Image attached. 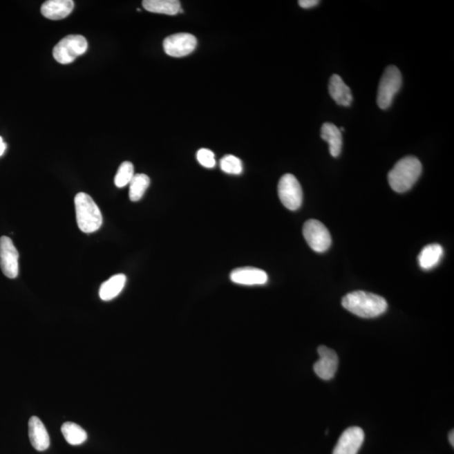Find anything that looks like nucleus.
<instances>
[{
	"label": "nucleus",
	"instance_id": "a878e982",
	"mask_svg": "<svg viewBox=\"0 0 454 454\" xmlns=\"http://www.w3.org/2000/svg\"><path fill=\"white\" fill-rule=\"evenodd\" d=\"M6 149V144L1 137H0V157L5 153Z\"/></svg>",
	"mask_w": 454,
	"mask_h": 454
},
{
	"label": "nucleus",
	"instance_id": "6e6552de",
	"mask_svg": "<svg viewBox=\"0 0 454 454\" xmlns=\"http://www.w3.org/2000/svg\"><path fill=\"white\" fill-rule=\"evenodd\" d=\"M197 39L189 33H177L165 38L164 49L170 57H183L196 48Z\"/></svg>",
	"mask_w": 454,
	"mask_h": 454
},
{
	"label": "nucleus",
	"instance_id": "f03ea898",
	"mask_svg": "<svg viewBox=\"0 0 454 454\" xmlns=\"http://www.w3.org/2000/svg\"><path fill=\"white\" fill-rule=\"evenodd\" d=\"M422 166L419 159L406 157L394 166L388 174V181L392 189L397 193L408 191L421 176Z\"/></svg>",
	"mask_w": 454,
	"mask_h": 454
},
{
	"label": "nucleus",
	"instance_id": "f8f14e48",
	"mask_svg": "<svg viewBox=\"0 0 454 454\" xmlns=\"http://www.w3.org/2000/svg\"><path fill=\"white\" fill-rule=\"evenodd\" d=\"M230 278L235 284L252 286L265 285L269 277L265 271L257 267H243L232 271Z\"/></svg>",
	"mask_w": 454,
	"mask_h": 454
},
{
	"label": "nucleus",
	"instance_id": "393cba45",
	"mask_svg": "<svg viewBox=\"0 0 454 454\" xmlns=\"http://www.w3.org/2000/svg\"><path fill=\"white\" fill-rule=\"evenodd\" d=\"M298 3L299 6L304 8V9H310V8L316 6L320 1H318V0H300Z\"/></svg>",
	"mask_w": 454,
	"mask_h": 454
},
{
	"label": "nucleus",
	"instance_id": "4468645a",
	"mask_svg": "<svg viewBox=\"0 0 454 454\" xmlns=\"http://www.w3.org/2000/svg\"><path fill=\"white\" fill-rule=\"evenodd\" d=\"M75 7L73 0H48L41 6V14L44 17L58 21L68 17Z\"/></svg>",
	"mask_w": 454,
	"mask_h": 454
},
{
	"label": "nucleus",
	"instance_id": "bb28decb",
	"mask_svg": "<svg viewBox=\"0 0 454 454\" xmlns=\"http://www.w3.org/2000/svg\"><path fill=\"white\" fill-rule=\"evenodd\" d=\"M448 439H449L450 444H451V445H452V447H454V432H453V430H452L451 432H450Z\"/></svg>",
	"mask_w": 454,
	"mask_h": 454
},
{
	"label": "nucleus",
	"instance_id": "ddd939ff",
	"mask_svg": "<svg viewBox=\"0 0 454 454\" xmlns=\"http://www.w3.org/2000/svg\"><path fill=\"white\" fill-rule=\"evenodd\" d=\"M29 438L30 444L37 451H45L50 446V437L44 423L37 417L29 421Z\"/></svg>",
	"mask_w": 454,
	"mask_h": 454
},
{
	"label": "nucleus",
	"instance_id": "5701e85b",
	"mask_svg": "<svg viewBox=\"0 0 454 454\" xmlns=\"http://www.w3.org/2000/svg\"><path fill=\"white\" fill-rule=\"evenodd\" d=\"M220 166L223 172L235 174V176L242 173L243 169L242 161L234 155H227L223 158L220 162Z\"/></svg>",
	"mask_w": 454,
	"mask_h": 454
},
{
	"label": "nucleus",
	"instance_id": "39448f33",
	"mask_svg": "<svg viewBox=\"0 0 454 454\" xmlns=\"http://www.w3.org/2000/svg\"><path fill=\"white\" fill-rule=\"evenodd\" d=\"M87 49L88 42L85 37L79 35H71L58 42L53 48V55L58 63L68 64L86 53Z\"/></svg>",
	"mask_w": 454,
	"mask_h": 454
},
{
	"label": "nucleus",
	"instance_id": "f3484780",
	"mask_svg": "<svg viewBox=\"0 0 454 454\" xmlns=\"http://www.w3.org/2000/svg\"><path fill=\"white\" fill-rule=\"evenodd\" d=\"M442 256H444V248L439 244H430L423 247L419 254V265L422 269H432L440 263Z\"/></svg>",
	"mask_w": 454,
	"mask_h": 454
},
{
	"label": "nucleus",
	"instance_id": "9d476101",
	"mask_svg": "<svg viewBox=\"0 0 454 454\" xmlns=\"http://www.w3.org/2000/svg\"><path fill=\"white\" fill-rule=\"evenodd\" d=\"M317 351L320 359L314 364V371L321 379H332L339 368V357L337 352L327 346H320Z\"/></svg>",
	"mask_w": 454,
	"mask_h": 454
},
{
	"label": "nucleus",
	"instance_id": "7ed1b4c3",
	"mask_svg": "<svg viewBox=\"0 0 454 454\" xmlns=\"http://www.w3.org/2000/svg\"><path fill=\"white\" fill-rule=\"evenodd\" d=\"M77 227L84 234H93L102 226L103 216L98 205L86 193H79L75 200Z\"/></svg>",
	"mask_w": 454,
	"mask_h": 454
},
{
	"label": "nucleus",
	"instance_id": "aec40b11",
	"mask_svg": "<svg viewBox=\"0 0 454 454\" xmlns=\"http://www.w3.org/2000/svg\"><path fill=\"white\" fill-rule=\"evenodd\" d=\"M62 433L66 441L73 446L84 444L88 437L87 433L75 422H65L62 426Z\"/></svg>",
	"mask_w": 454,
	"mask_h": 454
},
{
	"label": "nucleus",
	"instance_id": "9b49d317",
	"mask_svg": "<svg viewBox=\"0 0 454 454\" xmlns=\"http://www.w3.org/2000/svg\"><path fill=\"white\" fill-rule=\"evenodd\" d=\"M363 441V430L359 426H352L341 434L332 454H358Z\"/></svg>",
	"mask_w": 454,
	"mask_h": 454
},
{
	"label": "nucleus",
	"instance_id": "1a4fd4ad",
	"mask_svg": "<svg viewBox=\"0 0 454 454\" xmlns=\"http://www.w3.org/2000/svg\"><path fill=\"white\" fill-rule=\"evenodd\" d=\"M0 267L7 278H15L19 274V252L12 240L0 238Z\"/></svg>",
	"mask_w": 454,
	"mask_h": 454
},
{
	"label": "nucleus",
	"instance_id": "412c9836",
	"mask_svg": "<svg viewBox=\"0 0 454 454\" xmlns=\"http://www.w3.org/2000/svg\"><path fill=\"white\" fill-rule=\"evenodd\" d=\"M149 185L150 178L149 176L144 173L135 174L130 183V200L133 202L141 200Z\"/></svg>",
	"mask_w": 454,
	"mask_h": 454
},
{
	"label": "nucleus",
	"instance_id": "dca6fc26",
	"mask_svg": "<svg viewBox=\"0 0 454 454\" xmlns=\"http://www.w3.org/2000/svg\"><path fill=\"white\" fill-rule=\"evenodd\" d=\"M322 140L328 143L330 153L333 158L341 154L343 147V137L339 128L332 123H324L321 129Z\"/></svg>",
	"mask_w": 454,
	"mask_h": 454
},
{
	"label": "nucleus",
	"instance_id": "a211bd4d",
	"mask_svg": "<svg viewBox=\"0 0 454 454\" xmlns=\"http://www.w3.org/2000/svg\"><path fill=\"white\" fill-rule=\"evenodd\" d=\"M126 283V275L116 274L104 282L100 289V297L101 300L108 301L113 300L122 292Z\"/></svg>",
	"mask_w": 454,
	"mask_h": 454
},
{
	"label": "nucleus",
	"instance_id": "423d86ee",
	"mask_svg": "<svg viewBox=\"0 0 454 454\" xmlns=\"http://www.w3.org/2000/svg\"><path fill=\"white\" fill-rule=\"evenodd\" d=\"M303 235L313 251L324 252L332 245V236L328 229L317 220H309L303 227Z\"/></svg>",
	"mask_w": 454,
	"mask_h": 454
},
{
	"label": "nucleus",
	"instance_id": "6ab92c4d",
	"mask_svg": "<svg viewBox=\"0 0 454 454\" xmlns=\"http://www.w3.org/2000/svg\"><path fill=\"white\" fill-rule=\"evenodd\" d=\"M142 6L149 12L168 15H176L181 9L178 0H144Z\"/></svg>",
	"mask_w": 454,
	"mask_h": 454
},
{
	"label": "nucleus",
	"instance_id": "4be33fe9",
	"mask_svg": "<svg viewBox=\"0 0 454 454\" xmlns=\"http://www.w3.org/2000/svg\"><path fill=\"white\" fill-rule=\"evenodd\" d=\"M134 166L131 162H124L120 164V168L115 177V185L116 187L123 188L130 185L131 180L134 177Z\"/></svg>",
	"mask_w": 454,
	"mask_h": 454
},
{
	"label": "nucleus",
	"instance_id": "2eb2a0df",
	"mask_svg": "<svg viewBox=\"0 0 454 454\" xmlns=\"http://www.w3.org/2000/svg\"><path fill=\"white\" fill-rule=\"evenodd\" d=\"M329 94L339 106H350L352 101L351 89L339 75H332L330 79Z\"/></svg>",
	"mask_w": 454,
	"mask_h": 454
},
{
	"label": "nucleus",
	"instance_id": "20e7f679",
	"mask_svg": "<svg viewBox=\"0 0 454 454\" xmlns=\"http://www.w3.org/2000/svg\"><path fill=\"white\" fill-rule=\"evenodd\" d=\"M401 72L395 66H389L384 72L379 85L377 104L380 108L386 110L391 106L395 96L401 89Z\"/></svg>",
	"mask_w": 454,
	"mask_h": 454
},
{
	"label": "nucleus",
	"instance_id": "f257e3e1",
	"mask_svg": "<svg viewBox=\"0 0 454 454\" xmlns=\"http://www.w3.org/2000/svg\"><path fill=\"white\" fill-rule=\"evenodd\" d=\"M343 308L362 318H375L382 315L388 308L386 299L366 291H354L345 296L341 301Z\"/></svg>",
	"mask_w": 454,
	"mask_h": 454
},
{
	"label": "nucleus",
	"instance_id": "0eeeda50",
	"mask_svg": "<svg viewBox=\"0 0 454 454\" xmlns=\"http://www.w3.org/2000/svg\"><path fill=\"white\" fill-rule=\"evenodd\" d=\"M279 200L287 209L296 211L301 207L303 191L301 186L293 174H285L281 178L278 185Z\"/></svg>",
	"mask_w": 454,
	"mask_h": 454
},
{
	"label": "nucleus",
	"instance_id": "b1692460",
	"mask_svg": "<svg viewBox=\"0 0 454 454\" xmlns=\"http://www.w3.org/2000/svg\"><path fill=\"white\" fill-rule=\"evenodd\" d=\"M197 160L205 168L212 169L216 166L215 154L212 151L202 149L198 151Z\"/></svg>",
	"mask_w": 454,
	"mask_h": 454
}]
</instances>
